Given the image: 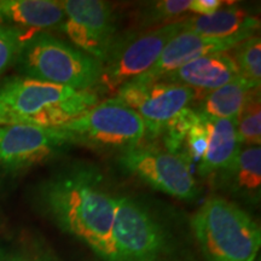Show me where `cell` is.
<instances>
[{
  "instance_id": "ba28073f",
  "label": "cell",
  "mask_w": 261,
  "mask_h": 261,
  "mask_svg": "<svg viewBox=\"0 0 261 261\" xmlns=\"http://www.w3.org/2000/svg\"><path fill=\"white\" fill-rule=\"evenodd\" d=\"M116 99L138 114L145 126V137L158 138L163 127L196 98L187 86L166 81L132 79L119 87Z\"/></svg>"
},
{
  "instance_id": "44dd1931",
  "label": "cell",
  "mask_w": 261,
  "mask_h": 261,
  "mask_svg": "<svg viewBox=\"0 0 261 261\" xmlns=\"http://www.w3.org/2000/svg\"><path fill=\"white\" fill-rule=\"evenodd\" d=\"M238 140L242 145L260 146L261 143V98L260 89L248 94L236 120Z\"/></svg>"
},
{
  "instance_id": "484cf974",
  "label": "cell",
  "mask_w": 261,
  "mask_h": 261,
  "mask_svg": "<svg viewBox=\"0 0 261 261\" xmlns=\"http://www.w3.org/2000/svg\"><path fill=\"white\" fill-rule=\"evenodd\" d=\"M225 2L221 0H191L190 11L198 16H210L221 9Z\"/></svg>"
},
{
  "instance_id": "7c38bea8",
  "label": "cell",
  "mask_w": 261,
  "mask_h": 261,
  "mask_svg": "<svg viewBox=\"0 0 261 261\" xmlns=\"http://www.w3.org/2000/svg\"><path fill=\"white\" fill-rule=\"evenodd\" d=\"M243 40V38L217 39L202 37L190 32H180L166 45L155 64L135 79L142 81L160 80L197 58L218 52H228Z\"/></svg>"
},
{
  "instance_id": "d4e9b609",
  "label": "cell",
  "mask_w": 261,
  "mask_h": 261,
  "mask_svg": "<svg viewBox=\"0 0 261 261\" xmlns=\"http://www.w3.org/2000/svg\"><path fill=\"white\" fill-rule=\"evenodd\" d=\"M31 34L33 33L0 23V75L16 64L25 39Z\"/></svg>"
},
{
  "instance_id": "30bf717a",
  "label": "cell",
  "mask_w": 261,
  "mask_h": 261,
  "mask_svg": "<svg viewBox=\"0 0 261 261\" xmlns=\"http://www.w3.org/2000/svg\"><path fill=\"white\" fill-rule=\"evenodd\" d=\"M61 3L65 19L60 31L69 38L73 46L103 63L116 35L112 5L100 0H65Z\"/></svg>"
},
{
  "instance_id": "603a6c76",
  "label": "cell",
  "mask_w": 261,
  "mask_h": 261,
  "mask_svg": "<svg viewBox=\"0 0 261 261\" xmlns=\"http://www.w3.org/2000/svg\"><path fill=\"white\" fill-rule=\"evenodd\" d=\"M0 261H58L54 253L38 241L0 243Z\"/></svg>"
},
{
  "instance_id": "e0dca14e",
  "label": "cell",
  "mask_w": 261,
  "mask_h": 261,
  "mask_svg": "<svg viewBox=\"0 0 261 261\" xmlns=\"http://www.w3.org/2000/svg\"><path fill=\"white\" fill-rule=\"evenodd\" d=\"M241 148L232 120L211 119V138L198 166V174L203 178L214 177L233 161Z\"/></svg>"
},
{
  "instance_id": "5bb4252c",
  "label": "cell",
  "mask_w": 261,
  "mask_h": 261,
  "mask_svg": "<svg viewBox=\"0 0 261 261\" xmlns=\"http://www.w3.org/2000/svg\"><path fill=\"white\" fill-rule=\"evenodd\" d=\"M218 188L248 203H259L261 194V149L242 145L233 161L214 175Z\"/></svg>"
},
{
  "instance_id": "9a60e30c",
  "label": "cell",
  "mask_w": 261,
  "mask_h": 261,
  "mask_svg": "<svg viewBox=\"0 0 261 261\" xmlns=\"http://www.w3.org/2000/svg\"><path fill=\"white\" fill-rule=\"evenodd\" d=\"M65 14L54 0H0V23L28 33L61 29Z\"/></svg>"
},
{
  "instance_id": "8fae6325",
  "label": "cell",
  "mask_w": 261,
  "mask_h": 261,
  "mask_svg": "<svg viewBox=\"0 0 261 261\" xmlns=\"http://www.w3.org/2000/svg\"><path fill=\"white\" fill-rule=\"evenodd\" d=\"M77 91L25 76H14L0 85V104L6 113L5 125H25L48 106L68 99Z\"/></svg>"
},
{
  "instance_id": "6da1fadb",
  "label": "cell",
  "mask_w": 261,
  "mask_h": 261,
  "mask_svg": "<svg viewBox=\"0 0 261 261\" xmlns=\"http://www.w3.org/2000/svg\"><path fill=\"white\" fill-rule=\"evenodd\" d=\"M37 190L39 204L52 223L103 261H113L117 197L102 169L90 162H70L42 181Z\"/></svg>"
},
{
  "instance_id": "ffe728a7",
  "label": "cell",
  "mask_w": 261,
  "mask_h": 261,
  "mask_svg": "<svg viewBox=\"0 0 261 261\" xmlns=\"http://www.w3.org/2000/svg\"><path fill=\"white\" fill-rule=\"evenodd\" d=\"M231 57L237 65L238 75L250 84L254 89L261 85V39L260 35H253L237 44Z\"/></svg>"
},
{
  "instance_id": "4fadbf2b",
  "label": "cell",
  "mask_w": 261,
  "mask_h": 261,
  "mask_svg": "<svg viewBox=\"0 0 261 261\" xmlns=\"http://www.w3.org/2000/svg\"><path fill=\"white\" fill-rule=\"evenodd\" d=\"M238 75L237 65L228 52L200 57L163 76L161 81L178 84L205 94L230 83Z\"/></svg>"
},
{
  "instance_id": "8992f818",
  "label": "cell",
  "mask_w": 261,
  "mask_h": 261,
  "mask_svg": "<svg viewBox=\"0 0 261 261\" xmlns=\"http://www.w3.org/2000/svg\"><path fill=\"white\" fill-rule=\"evenodd\" d=\"M181 21L116 34L102 63L98 85L107 91H117L123 84L144 74L155 64L166 45L182 31Z\"/></svg>"
},
{
  "instance_id": "52a82bcc",
  "label": "cell",
  "mask_w": 261,
  "mask_h": 261,
  "mask_svg": "<svg viewBox=\"0 0 261 261\" xmlns=\"http://www.w3.org/2000/svg\"><path fill=\"white\" fill-rule=\"evenodd\" d=\"M123 171L149 187L185 202L196 201L201 189L191 172V162L182 154H172L155 144H140L119 156Z\"/></svg>"
},
{
  "instance_id": "7402d4cb",
  "label": "cell",
  "mask_w": 261,
  "mask_h": 261,
  "mask_svg": "<svg viewBox=\"0 0 261 261\" xmlns=\"http://www.w3.org/2000/svg\"><path fill=\"white\" fill-rule=\"evenodd\" d=\"M198 116V112L188 107L177 114L167 125L163 127L161 135L165 149L172 154H182V148L188 133Z\"/></svg>"
},
{
  "instance_id": "277c9868",
  "label": "cell",
  "mask_w": 261,
  "mask_h": 261,
  "mask_svg": "<svg viewBox=\"0 0 261 261\" xmlns=\"http://www.w3.org/2000/svg\"><path fill=\"white\" fill-rule=\"evenodd\" d=\"M113 261H166L173 238L151 205L133 196L117 197L113 226Z\"/></svg>"
},
{
  "instance_id": "9c48e42d",
  "label": "cell",
  "mask_w": 261,
  "mask_h": 261,
  "mask_svg": "<svg viewBox=\"0 0 261 261\" xmlns=\"http://www.w3.org/2000/svg\"><path fill=\"white\" fill-rule=\"evenodd\" d=\"M70 145L60 128L0 125V173L18 174L56 158Z\"/></svg>"
},
{
  "instance_id": "4316f807",
  "label": "cell",
  "mask_w": 261,
  "mask_h": 261,
  "mask_svg": "<svg viewBox=\"0 0 261 261\" xmlns=\"http://www.w3.org/2000/svg\"><path fill=\"white\" fill-rule=\"evenodd\" d=\"M5 121H6V113L4 108H3L2 104H0V125H5Z\"/></svg>"
},
{
  "instance_id": "2e32d148",
  "label": "cell",
  "mask_w": 261,
  "mask_h": 261,
  "mask_svg": "<svg viewBox=\"0 0 261 261\" xmlns=\"http://www.w3.org/2000/svg\"><path fill=\"white\" fill-rule=\"evenodd\" d=\"M182 31L207 38L247 39L256 35L260 21L242 9L230 6L218 10L210 16H191L181 21Z\"/></svg>"
},
{
  "instance_id": "7a4b0ae2",
  "label": "cell",
  "mask_w": 261,
  "mask_h": 261,
  "mask_svg": "<svg viewBox=\"0 0 261 261\" xmlns=\"http://www.w3.org/2000/svg\"><path fill=\"white\" fill-rule=\"evenodd\" d=\"M191 228L205 261H255L261 230L234 202L213 196L191 218Z\"/></svg>"
},
{
  "instance_id": "d6986e66",
  "label": "cell",
  "mask_w": 261,
  "mask_h": 261,
  "mask_svg": "<svg viewBox=\"0 0 261 261\" xmlns=\"http://www.w3.org/2000/svg\"><path fill=\"white\" fill-rule=\"evenodd\" d=\"M191 0H160L143 6L136 14V23L139 31L165 25L184 18L190 10Z\"/></svg>"
},
{
  "instance_id": "5b68a950",
  "label": "cell",
  "mask_w": 261,
  "mask_h": 261,
  "mask_svg": "<svg viewBox=\"0 0 261 261\" xmlns=\"http://www.w3.org/2000/svg\"><path fill=\"white\" fill-rule=\"evenodd\" d=\"M71 145L80 144L94 149L127 150L145 138L143 120L115 97L97 103L91 109L58 127Z\"/></svg>"
},
{
  "instance_id": "3957f363",
  "label": "cell",
  "mask_w": 261,
  "mask_h": 261,
  "mask_svg": "<svg viewBox=\"0 0 261 261\" xmlns=\"http://www.w3.org/2000/svg\"><path fill=\"white\" fill-rule=\"evenodd\" d=\"M17 64L21 76L75 91H92L99 84L102 63L50 32H35L25 39Z\"/></svg>"
},
{
  "instance_id": "83f0119b",
  "label": "cell",
  "mask_w": 261,
  "mask_h": 261,
  "mask_svg": "<svg viewBox=\"0 0 261 261\" xmlns=\"http://www.w3.org/2000/svg\"><path fill=\"white\" fill-rule=\"evenodd\" d=\"M255 261H260V259H259V257H257V259H256Z\"/></svg>"
},
{
  "instance_id": "ac0fdd59",
  "label": "cell",
  "mask_w": 261,
  "mask_h": 261,
  "mask_svg": "<svg viewBox=\"0 0 261 261\" xmlns=\"http://www.w3.org/2000/svg\"><path fill=\"white\" fill-rule=\"evenodd\" d=\"M254 87L241 76L207 93L202 99L198 112L210 119H228L236 123L237 116Z\"/></svg>"
},
{
  "instance_id": "cb8c5ba5",
  "label": "cell",
  "mask_w": 261,
  "mask_h": 261,
  "mask_svg": "<svg viewBox=\"0 0 261 261\" xmlns=\"http://www.w3.org/2000/svg\"><path fill=\"white\" fill-rule=\"evenodd\" d=\"M198 112V110H197ZM211 138V119L198 112V116L189 130L182 148V155L190 162H201Z\"/></svg>"
}]
</instances>
